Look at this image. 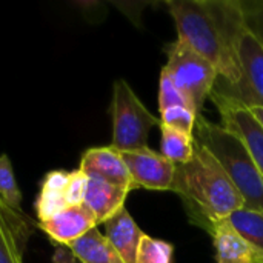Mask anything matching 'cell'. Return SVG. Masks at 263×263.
<instances>
[{
	"label": "cell",
	"instance_id": "cell-1",
	"mask_svg": "<svg viewBox=\"0 0 263 263\" xmlns=\"http://www.w3.org/2000/svg\"><path fill=\"white\" fill-rule=\"evenodd\" d=\"M166 8L177 39L217 69V80L237 85L242 79L237 49L248 28L240 0H173Z\"/></svg>",
	"mask_w": 263,
	"mask_h": 263
},
{
	"label": "cell",
	"instance_id": "cell-2",
	"mask_svg": "<svg viewBox=\"0 0 263 263\" xmlns=\"http://www.w3.org/2000/svg\"><path fill=\"white\" fill-rule=\"evenodd\" d=\"M171 191L180 197L190 223L208 234H211L216 223L245 208L243 197L220 163L197 140L191 160L177 165Z\"/></svg>",
	"mask_w": 263,
	"mask_h": 263
},
{
	"label": "cell",
	"instance_id": "cell-3",
	"mask_svg": "<svg viewBox=\"0 0 263 263\" xmlns=\"http://www.w3.org/2000/svg\"><path fill=\"white\" fill-rule=\"evenodd\" d=\"M194 139L220 163L243 197V210L263 213V177L243 142L222 125L206 119L202 112L197 114Z\"/></svg>",
	"mask_w": 263,
	"mask_h": 263
},
{
	"label": "cell",
	"instance_id": "cell-4",
	"mask_svg": "<svg viewBox=\"0 0 263 263\" xmlns=\"http://www.w3.org/2000/svg\"><path fill=\"white\" fill-rule=\"evenodd\" d=\"M112 142L111 146L125 151L148 148V136L154 126H160V119L153 116L140 102L126 80L117 79L112 85Z\"/></svg>",
	"mask_w": 263,
	"mask_h": 263
},
{
	"label": "cell",
	"instance_id": "cell-5",
	"mask_svg": "<svg viewBox=\"0 0 263 263\" xmlns=\"http://www.w3.org/2000/svg\"><path fill=\"white\" fill-rule=\"evenodd\" d=\"M165 54L168 62L163 68L200 114L217 83V69L179 39L165 46Z\"/></svg>",
	"mask_w": 263,
	"mask_h": 263
},
{
	"label": "cell",
	"instance_id": "cell-6",
	"mask_svg": "<svg viewBox=\"0 0 263 263\" xmlns=\"http://www.w3.org/2000/svg\"><path fill=\"white\" fill-rule=\"evenodd\" d=\"M239 62L242 79L237 85H227L217 80L214 89L239 100L245 106L263 108V45L247 28L239 42Z\"/></svg>",
	"mask_w": 263,
	"mask_h": 263
},
{
	"label": "cell",
	"instance_id": "cell-7",
	"mask_svg": "<svg viewBox=\"0 0 263 263\" xmlns=\"http://www.w3.org/2000/svg\"><path fill=\"white\" fill-rule=\"evenodd\" d=\"M210 99L219 109L222 126L243 142L263 177V128L257 119L243 103L216 89H213Z\"/></svg>",
	"mask_w": 263,
	"mask_h": 263
},
{
	"label": "cell",
	"instance_id": "cell-8",
	"mask_svg": "<svg viewBox=\"0 0 263 263\" xmlns=\"http://www.w3.org/2000/svg\"><path fill=\"white\" fill-rule=\"evenodd\" d=\"M122 157L131 174L134 188L151 191H171L177 165L151 148L125 151Z\"/></svg>",
	"mask_w": 263,
	"mask_h": 263
},
{
	"label": "cell",
	"instance_id": "cell-9",
	"mask_svg": "<svg viewBox=\"0 0 263 263\" xmlns=\"http://www.w3.org/2000/svg\"><path fill=\"white\" fill-rule=\"evenodd\" d=\"M79 170L89 179H100L128 191L136 190L122 153L111 145L86 149L82 154Z\"/></svg>",
	"mask_w": 263,
	"mask_h": 263
},
{
	"label": "cell",
	"instance_id": "cell-10",
	"mask_svg": "<svg viewBox=\"0 0 263 263\" xmlns=\"http://www.w3.org/2000/svg\"><path fill=\"white\" fill-rule=\"evenodd\" d=\"M32 223L25 213L12 210L0 197V263H25Z\"/></svg>",
	"mask_w": 263,
	"mask_h": 263
},
{
	"label": "cell",
	"instance_id": "cell-11",
	"mask_svg": "<svg viewBox=\"0 0 263 263\" xmlns=\"http://www.w3.org/2000/svg\"><path fill=\"white\" fill-rule=\"evenodd\" d=\"M39 228L48 234L55 245H65L79 240L91 230L97 228V220L91 210L82 203L76 206H68L48 220L39 222Z\"/></svg>",
	"mask_w": 263,
	"mask_h": 263
},
{
	"label": "cell",
	"instance_id": "cell-12",
	"mask_svg": "<svg viewBox=\"0 0 263 263\" xmlns=\"http://www.w3.org/2000/svg\"><path fill=\"white\" fill-rule=\"evenodd\" d=\"M216 263H263V250L245 239L230 220H222L211 231Z\"/></svg>",
	"mask_w": 263,
	"mask_h": 263
},
{
	"label": "cell",
	"instance_id": "cell-13",
	"mask_svg": "<svg viewBox=\"0 0 263 263\" xmlns=\"http://www.w3.org/2000/svg\"><path fill=\"white\" fill-rule=\"evenodd\" d=\"M131 191L112 185L100 179H89L86 185L83 203L94 214L97 225H103L122 208H125V200Z\"/></svg>",
	"mask_w": 263,
	"mask_h": 263
},
{
	"label": "cell",
	"instance_id": "cell-14",
	"mask_svg": "<svg viewBox=\"0 0 263 263\" xmlns=\"http://www.w3.org/2000/svg\"><path fill=\"white\" fill-rule=\"evenodd\" d=\"M103 236L112 245V248L120 254L125 263H136V254L139 242L143 236V231L137 227L133 216L126 208H122L109 220L103 223Z\"/></svg>",
	"mask_w": 263,
	"mask_h": 263
},
{
	"label": "cell",
	"instance_id": "cell-15",
	"mask_svg": "<svg viewBox=\"0 0 263 263\" xmlns=\"http://www.w3.org/2000/svg\"><path fill=\"white\" fill-rule=\"evenodd\" d=\"M69 171L55 170L49 171L40 188V194L35 200V211L39 222L48 220L57 213L68 208L66 202V183H68Z\"/></svg>",
	"mask_w": 263,
	"mask_h": 263
},
{
	"label": "cell",
	"instance_id": "cell-16",
	"mask_svg": "<svg viewBox=\"0 0 263 263\" xmlns=\"http://www.w3.org/2000/svg\"><path fill=\"white\" fill-rule=\"evenodd\" d=\"M68 248L83 263H125L106 237L97 230H91Z\"/></svg>",
	"mask_w": 263,
	"mask_h": 263
},
{
	"label": "cell",
	"instance_id": "cell-17",
	"mask_svg": "<svg viewBox=\"0 0 263 263\" xmlns=\"http://www.w3.org/2000/svg\"><path fill=\"white\" fill-rule=\"evenodd\" d=\"M160 154L174 165H185L194 154V134L160 125Z\"/></svg>",
	"mask_w": 263,
	"mask_h": 263
},
{
	"label": "cell",
	"instance_id": "cell-18",
	"mask_svg": "<svg viewBox=\"0 0 263 263\" xmlns=\"http://www.w3.org/2000/svg\"><path fill=\"white\" fill-rule=\"evenodd\" d=\"M228 220L245 239L263 250V213L239 210L233 213Z\"/></svg>",
	"mask_w": 263,
	"mask_h": 263
},
{
	"label": "cell",
	"instance_id": "cell-19",
	"mask_svg": "<svg viewBox=\"0 0 263 263\" xmlns=\"http://www.w3.org/2000/svg\"><path fill=\"white\" fill-rule=\"evenodd\" d=\"M173 257H174L173 243L166 240L154 239L143 233L139 242L136 263H173Z\"/></svg>",
	"mask_w": 263,
	"mask_h": 263
},
{
	"label": "cell",
	"instance_id": "cell-20",
	"mask_svg": "<svg viewBox=\"0 0 263 263\" xmlns=\"http://www.w3.org/2000/svg\"><path fill=\"white\" fill-rule=\"evenodd\" d=\"M171 106H186L196 111L193 102L186 97V94L174 83L171 76L165 68L160 71L159 80V111H163ZM197 112V111H196Z\"/></svg>",
	"mask_w": 263,
	"mask_h": 263
},
{
	"label": "cell",
	"instance_id": "cell-21",
	"mask_svg": "<svg viewBox=\"0 0 263 263\" xmlns=\"http://www.w3.org/2000/svg\"><path fill=\"white\" fill-rule=\"evenodd\" d=\"M0 197L15 211L23 213L22 210V193L15 182L11 160L8 154L0 156Z\"/></svg>",
	"mask_w": 263,
	"mask_h": 263
},
{
	"label": "cell",
	"instance_id": "cell-22",
	"mask_svg": "<svg viewBox=\"0 0 263 263\" xmlns=\"http://www.w3.org/2000/svg\"><path fill=\"white\" fill-rule=\"evenodd\" d=\"M197 112L186 106H171L160 111V125L170 126L173 129L193 134L196 129Z\"/></svg>",
	"mask_w": 263,
	"mask_h": 263
},
{
	"label": "cell",
	"instance_id": "cell-23",
	"mask_svg": "<svg viewBox=\"0 0 263 263\" xmlns=\"http://www.w3.org/2000/svg\"><path fill=\"white\" fill-rule=\"evenodd\" d=\"M248 29L263 45V0H240Z\"/></svg>",
	"mask_w": 263,
	"mask_h": 263
},
{
	"label": "cell",
	"instance_id": "cell-24",
	"mask_svg": "<svg viewBox=\"0 0 263 263\" xmlns=\"http://www.w3.org/2000/svg\"><path fill=\"white\" fill-rule=\"evenodd\" d=\"M86 185H88V176L85 173H82L80 170L69 171V177H68V183H66L68 206H76V205L83 203Z\"/></svg>",
	"mask_w": 263,
	"mask_h": 263
},
{
	"label": "cell",
	"instance_id": "cell-25",
	"mask_svg": "<svg viewBox=\"0 0 263 263\" xmlns=\"http://www.w3.org/2000/svg\"><path fill=\"white\" fill-rule=\"evenodd\" d=\"M52 263H83L68 247L65 245H55L54 254H52Z\"/></svg>",
	"mask_w": 263,
	"mask_h": 263
},
{
	"label": "cell",
	"instance_id": "cell-26",
	"mask_svg": "<svg viewBox=\"0 0 263 263\" xmlns=\"http://www.w3.org/2000/svg\"><path fill=\"white\" fill-rule=\"evenodd\" d=\"M250 111H251V114L257 119V122L260 123V126L263 128V108L262 106H247Z\"/></svg>",
	"mask_w": 263,
	"mask_h": 263
}]
</instances>
